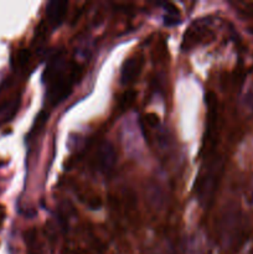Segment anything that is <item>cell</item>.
Returning a JSON list of instances; mask_svg holds the SVG:
<instances>
[{"mask_svg": "<svg viewBox=\"0 0 253 254\" xmlns=\"http://www.w3.org/2000/svg\"><path fill=\"white\" fill-rule=\"evenodd\" d=\"M78 67L69 64L62 56L52 57L46 66L44 81L47 84V98L52 104H59L69 96L77 79Z\"/></svg>", "mask_w": 253, "mask_h": 254, "instance_id": "6da1fadb", "label": "cell"}, {"mask_svg": "<svg viewBox=\"0 0 253 254\" xmlns=\"http://www.w3.org/2000/svg\"><path fill=\"white\" fill-rule=\"evenodd\" d=\"M149 202L155 208H160L164 205V192L158 184H151L148 188Z\"/></svg>", "mask_w": 253, "mask_h": 254, "instance_id": "9c48e42d", "label": "cell"}, {"mask_svg": "<svg viewBox=\"0 0 253 254\" xmlns=\"http://www.w3.org/2000/svg\"><path fill=\"white\" fill-rule=\"evenodd\" d=\"M143 67V60L140 57H130L126 60L121 69V82L122 84H131L141 72Z\"/></svg>", "mask_w": 253, "mask_h": 254, "instance_id": "5b68a950", "label": "cell"}, {"mask_svg": "<svg viewBox=\"0 0 253 254\" xmlns=\"http://www.w3.org/2000/svg\"><path fill=\"white\" fill-rule=\"evenodd\" d=\"M153 254H158V253H153Z\"/></svg>", "mask_w": 253, "mask_h": 254, "instance_id": "e0dca14e", "label": "cell"}, {"mask_svg": "<svg viewBox=\"0 0 253 254\" xmlns=\"http://www.w3.org/2000/svg\"><path fill=\"white\" fill-rule=\"evenodd\" d=\"M30 59V52L27 50H20L19 54H17V64L19 66H25V64L29 62Z\"/></svg>", "mask_w": 253, "mask_h": 254, "instance_id": "4fadbf2b", "label": "cell"}, {"mask_svg": "<svg viewBox=\"0 0 253 254\" xmlns=\"http://www.w3.org/2000/svg\"><path fill=\"white\" fill-rule=\"evenodd\" d=\"M145 122L148 123L149 127H151V128H158V127L160 126V123H159L158 116H156V114H154V113L146 114Z\"/></svg>", "mask_w": 253, "mask_h": 254, "instance_id": "5bb4252c", "label": "cell"}, {"mask_svg": "<svg viewBox=\"0 0 253 254\" xmlns=\"http://www.w3.org/2000/svg\"><path fill=\"white\" fill-rule=\"evenodd\" d=\"M223 174V160L215 158L206 164L195 183V191L198 201L203 207H208L213 202L221 178Z\"/></svg>", "mask_w": 253, "mask_h": 254, "instance_id": "3957f363", "label": "cell"}, {"mask_svg": "<svg viewBox=\"0 0 253 254\" xmlns=\"http://www.w3.org/2000/svg\"><path fill=\"white\" fill-rule=\"evenodd\" d=\"M164 7L166 10V16H165V25L168 26H174L176 24H180V11L178 7L171 2L164 4Z\"/></svg>", "mask_w": 253, "mask_h": 254, "instance_id": "30bf717a", "label": "cell"}, {"mask_svg": "<svg viewBox=\"0 0 253 254\" xmlns=\"http://www.w3.org/2000/svg\"><path fill=\"white\" fill-rule=\"evenodd\" d=\"M242 106L246 111L253 112V88H248L242 97Z\"/></svg>", "mask_w": 253, "mask_h": 254, "instance_id": "7c38bea8", "label": "cell"}, {"mask_svg": "<svg viewBox=\"0 0 253 254\" xmlns=\"http://www.w3.org/2000/svg\"><path fill=\"white\" fill-rule=\"evenodd\" d=\"M205 30L206 24H203L201 20H198L197 22H193V24L189 27L188 31L185 32V35H184L183 49L189 50L191 49V47L195 46V45H197L200 41H202Z\"/></svg>", "mask_w": 253, "mask_h": 254, "instance_id": "52a82bcc", "label": "cell"}, {"mask_svg": "<svg viewBox=\"0 0 253 254\" xmlns=\"http://www.w3.org/2000/svg\"><path fill=\"white\" fill-rule=\"evenodd\" d=\"M97 160H98V169L102 174L109 175L113 173L117 164V153L114 146L109 141H103L99 145Z\"/></svg>", "mask_w": 253, "mask_h": 254, "instance_id": "277c9868", "label": "cell"}, {"mask_svg": "<svg viewBox=\"0 0 253 254\" xmlns=\"http://www.w3.org/2000/svg\"><path fill=\"white\" fill-rule=\"evenodd\" d=\"M20 101L17 98L11 99L9 102H5L0 106V124L6 123L10 119H12L19 109Z\"/></svg>", "mask_w": 253, "mask_h": 254, "instance_id": "ba28073f", "label": "cell"}, {"mask_svg": "<svg viewBox=\"0 0 253 254\" xmlns=\"http://www.w3.org/2000/svg\"><path fill=\"white\" fill-rule=\"evenodd\" d=\"M4 218H5V208L4 206L0 205V227H1L2 222H4Z\"/></svg>", "mask_w": 253, "mask_h": 254, "instance_id": "2e32d148", "label": "cell"}, {"mask_svg": "<svg viewBox=\"0 0 253 254\" xmlns=\"http://www.w3.org/2000/svg\"><path fill=\"white\" fill-rule=\"evenodd\" d=\"M68 2L64 0H52L46 6V16L52 26H59L66 16Z\"/></svg>", "mask_w": 253, "mask_h": 254, "instance_id": "8992f818", "label": "cell"}, {"mask_svg": "<svg viewBox=\"0 0 253 254\" xmlns=\"http://www.w3.org/2000/svg\"><path fill=\"white\" fill-rule=\"evenodd\" d=\"M221 243L227 251H237L246 237V226L243 215L235 205L225 207L218 225Z\"/></svg>", "mask_w": 253, "mask_h": 254, "instance_id": "7a4b0ae2", "label": "cell"}, {"mask_svg": "<svg viewBox=\"0 0 253 254\" xmlns=\"http://www.w3.org/2000/svg\"><path fill=\"white\" fill-rule=\"evenodd\" d=\"M247 202L250 205L253 206V183L251 184L250 189H248V192H247Z\"/></svg>", "mask_w": 253, "mask_h": 254, "instance_id": "9a60e30c", "label": "cell"}, {"mask_svg": "<svg viewBox=\"0 0 253 254\" xmlns=\"http://www.w3.org/2000/svg\"><path fill=\"white\" fill-rule=\"evenodd\" d=\"M135 96L136 93L134 91H126L121 98V104H119L121 108L126 109L128 108V107H130L131 104L134 103V101H135Z\"/></svg>", "mask_w": 253, "mask_h": 254, "instance_id": "8fae6325", "label": "cell"}]
</instances>
